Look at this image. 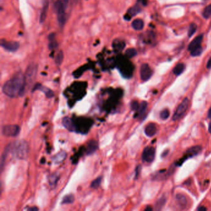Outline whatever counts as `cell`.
<instances>
[{"instance_id": "obj_19", "label": "cell", "mask_w": 211, "mask_h": 211, "mask_svg": "<svg viewBox=\"0 0 211 211\" xmlns=\"http://www.w3.org/2000/svg\"><path fill=\"white\" fill-rule=\"evenodd\" d=\"M67 153L65 151H62L56 154L53 157V161L55 164L61 163L66 158Z\"/></svg>"}, {"instance_id": "obj_5", "label": "cell", "mask_w": 211, "mask_h": 211, "mask_svg": "<svg viewBox=\"0 0 211 211\" xmlns=\"http://www.w3.org/2000/svg\"><path fill=\"white\" fill-rule=\"evenodd\" d=\"M190 103V100L187 97L184 99V100L178 106L175 113L173 114L172 118L173 121H177L183 117L189 108Z\"/></svg>"}, {"instance_id": "obj_16", "label": "cell", "mask_w": 211, "mask_h": 211, "mask_svg": "<svg viewBox=\"0 0 211 211\" xmlns=\"http://www.w3.org/2000/svg\"><path fill=\"white\" fill-rule=\"evenodd\" d=\"M203 35H200L197 36L189 45L188 47V50L191 51L193 49L195 48L196 47H198L201 45V44L203 41Z\"/></svg>"}, {"instance_id": "obj_23", "label": "cell", "mask_w": 211, "mask_h": 211, "mask_svg": "<svg viewBox=\"0 0 211 211\" xmlns=\"http://www.w3.org/2000/svg\"><path fill=\"white\" fill-rule=\"evenodd\" d=\"M132 27L136 30H141L144 28V23L143 21L140 19H136L132 22Z\"/></svg>"}, {"instance_id": "obj_26", "label": "cell", "mask_w": 211, "mask_h": 211, "mask_svg": "<svg viewBox=\"0 0 211 211\" xmlns=\"http://www.w3.org/2000/svg\"><path fill=\"white\" fill-rule=\"evenodd\" d=\"M74 201V195L70 194L68 195L67 196H65L62 202V204H72L73 203Z\"/></svg>"}, {"instance_id": "obj_42", "label": "cell", "mask_w": 211, "mask_h": 211, "mask_svg": "<svg viewBox=\"0 0 211 211\" xmlns=\"http://www.w3.org/2000/svg\"><path fill=\"white\" fill-rule=\"evenodd\" d=\"M209 132L211 134V122L209 125Z\"/></svg>"}, {"instance_id": "obj_13", "label": "cell", "mask_w": 211, "mask_h": 211, "mask_svg": "<svg viewBox=\"0 0 211 211\" xmlns=\"http://www.w3.org/2000/svg\"><path fill=\"white\" fill-rule=\"evenodd\" d=\"M62 124L67 130H68L71 132H73L76 131V126H75L74 122L70 117H66L63 118L62 120Z\"/></svg>"}, {"instance_id": "obj_18", "label": "cell", "mask_w": 211, "mask_h": 211, "mask_svg": "<svg viewBox=\"0 0 211 211\" xmlns=\"http://www.w3.org/2000/svg\"><path fill=\"white\" fill-rule=\"evenodd\" d=\"M60 178V174L58 173H54L50 175L48 178V182L50 187L55 188L57 185L58 180Z\"/></svg>"}, {"instance_id": "obj_22", "label": "cell", "mask_w": 211, "mask_h": 211, "mask_svg": "<svg viewBox=\"0 0 211 211\" xmlns=\"http://www.w3.org/2000/svg\"><path fill=\"white\" fill-rule=\"evenodd\" d=\"M147 102H142L140 104V108L138 111V117L140 118H142L144 117L145 115L146 111H147Z\"/></svg>"}, {"instance_id": "obj_36", "label": "cell", "mask_w": 211, "mask_h": 211, "mask_svg": "<svg viewBox=\"0 0 211 211\" xmlns=\"http://www.w3.org/2000/svg\"><path fill=\"white\" fill-rule=\"evenodd\" d=\"M62 2H63L65 7L67 9V7L68 6V3H69V0H62Z\"/></svg>"}, {"instance_id": "obj_39", "label": "cell", "mask_w": 211, "mask_h": 211, "mask_svg": "<svg viewBox=\"0 0 211 211\" xmlns=\"http://www.w3.org/2000/svg\"><path fill=\"white\" fill-rule=\"evenodd\" d=\"M27 211H39V208H36V207H32V208H30L27 209Z\"/></svg>"}, {"instance_id": "obj_9", "label": "cell", "mask_w": 211, "mask_h": 211, "mask_svg": "<svg viewBox=\"0 0 211 211\" xmlns=\"http://www.w3.org/2000/svg\"><path fill=\"white\" fill-rule=\"evenodd\" d=\"M153 71L148 64H142L140 68V76L143 81H147L152 77Z\"/></svg>"}, {"instance_id": "obj_8", "label": "cell", "mask_w": 211, "mask_h": 211, "mask_svg": "<svg viewBox=\"0 0 211 211\" xmlns=\"http://www.w3.org/2000/svg\"><path fill=\"white\" fill-rule=\"evenodd\" d=\"M1 46L5 50L9 52H15L19 48V43L16 41H7L4 39L1 40Z\"/></svg>"}, {"instance_id": "obj_15", "label": "cell", "mask_w": 211, "mask_h": 211, "mask_svg": "<svg viewBox=\"0 0 211 211\" xmlns=\"http://www.w3.org/2000/svg\"><path fill=\"white\" fill-rule=\"evenodd\" d=\"M99 147L98 142L95 140H90L89 142L87 147V155H92L97 150Z\"/></svg>"}, {"instance_id": "obj_21", "label": "cell", "mask_w": 211, "mask_h": 211, "mask_svg": "<svg viewBox=\"0 0 211 211\" xmlns=\"http://www.w3.org/2000/svg\"><path fill=\"white\" fill-rule=\"evenodd\" d=\"M176 199H177V201L179 205V207L181 209H185L186 206V204H187V200L185 196L178 194L176 196Z\"/></svg>"}, {"instance_id": "obj_12", "label": "cell", "mask_w": 211, "mask_h": 211, "mask_svg": "<svg viewBox=\"0 0 211 211\" xmlns=\"http://www.w3.org/2000/svg\"><path fill=\"white\" fill-rule=\"evenodd\" d=\"M48 9H49V0H44L43 7L42 8L40 14V18H39L40 23L42 24L45 21L47 17Z\"/></svg>"}, {"instance_id": "obj_4", "label": "cell", "mask_w": 211, "mask_h": 211, "mask_svg": "<svg viewBox=\"0 0 211 211\" xmlns=\"http://www.w3.org/2000/svg\"><path fill=\"white\" fill-rule=\"evenodd\" d=\"M55 9L57 14V19L58 22L59 26L60 27H63L66 23V13L65 9L62 0H55L54 4Z\"/></svg>"}, {"instance_id": "obj_17", "label": "cell", "mask_w": 211, "mask_h": 211, "mask_svg": "<svg viewBox=\"0 0 211 211\" xmlns=\"http://www.w3.org/2000/svg\"><path fill=\"white\" fill-rule=\"evenodd\" d=\"M48 48L50 50H52L53 49H55L58 47V44L55 38V33H52L49 34L48 35Z\"/></svg>"}, {"instance_id": "obj_1", "label": "cell", "mask_w": 211, "mask_h": 211, "mask_svg": "<svg viewBox=\"0 0 211 211\" xmlns=\"http://www.w3.org/2000/svg\"><path fill=\"white\" fill-rule=\"evenodd\" d=\"M3 93L9 97L15 98L17 96L22 97L25 92L24 74L19 71L13 77L6 81L2 86Z\"/></svg>"}, {"instance_id": "obj_14", "label": "cell", "mask_w": 211, "mask_h": 211, "mask_svg": "<svg viewBox=\"0 0 211 211\" xmlns=\"http://www.w3.org/2000/svg\"><path fill=\"white\" fill-rule=\"evenodd\" d=\"M201 150H202V147L200 145H196V146L190 147L186 152V157H193L200 154Z\"/></svg>"}, {"instance_id": "obj_33", "label": "cell", "mask_w": 211, "mask_h": 211, "mask_svg": "<svg viewBox=\"0 0 211 211\" xmlns=\"http://www.w3.org/2000/svg\"><path fill=\"white\" fill-rule=\"evenodd\" d=\"M165 201H166V200H165V198H160L159 200H158L157 201V203L155 204V208L157 209L160 210L163 207V206L165 204Z\"/></svg>"}, {"instance_id": "obj_2", "label": "cell", "mask_w": 211, "mask_h": 211, "mask_svg": "<svg viewBox=\"0 0 211 211\" xmlns=\"http://www.w3.org/2000/svg\"><path fill=\"white\" fill-rule=\"evenodd\" d=\"M11 152L12 155L19 160H26L29 154L28 143L24 140H19L12 144Z\"/></svg>"}, {"instance_id": "obj_6", "label": "cell", "mask_w": 211, "mask_h": 211, "mask_svg": "<svg viewBox=\"0 0 211 211\" xmlns=\"http://www.w3.org/2000/svg\"><path fill=\"white\" fill-rule=\"evenodd\" d=\"M20 127L16 125H6L2 128V134L6 137H16L20 133Z\"/></svg>"}, {"instance_id": "obj_27", "label": "cell", "mask_w": 211, "mask_h": 211, "mask_svg": "<svg viewBox=\"0 0 211 211\" xmlns=\"http://www.w3.org/2000/svg\"><path fill=\"white\" fill-rule=\"evenodd\" d=\"M203 48L201 47V46H199L198 47H196L195 48L193 49L191 52V56L195 57H198L200 55H201V53H203Z\"/></svg>"}, {"instance_id": "obj_7", "label": "cell", "mask_w": 211, "mask_h": 211, "mask_svg": "<svg viewBox=\"0 0 211 211\" xmlns=\"http://www.w3.org/2000/svg\"><path fill=\"white\" fill-rule=\"evenodd\" d=\"M155 157V149L154 147H146L142 154V159L144 162L151 163L154 161Z\"/></svg>"}, {"instance_id": "obj_10", "label": "cell", "mask_w": 211, "mask_h": 211, "mask_svg": "<svg viewBox=\"0 0 211 211\" xmlns=\"http://www.w3.org/2000/svg\"><path fill=\"white\" fill-rule=\"evenodd\" d=\"M39 90L43 92L45 94L46 97H48V98H52L55 95L53 90H52L50 89H49L47 87L42 85L40 84H36L34 85L32 91L34 92V90Z\"/></svg>"}, {"instance_id": "obj_24", "label": "cell", "mask_w": 211, "mask_h": 211, "mask_svg": "<svg viewBox=\"0 0 211 211\" xmlns=\"http://www.w3.org/2000/svg\"><path fill=\"white\" fill-rule=\"evenodd\" d=\"M185 69V66L183 63H178L173 68V72L176 76H180L181 74L183 72Z\"/></svg>"}, {"instance_id": "obj_11", "label": "cell", "mask_w": 211, "mask_h": 211, "mask_svg": "<svg viewBox=\"0 0 211 211\" xmlns=\"http://www.w3.org/2000/svg\"><path fill=\"white\" fill-rule=\"evenodd\" d=\"M157 132V126L154 123H148L144 128V133L145 135L148 137H153L156 135Z\"/></svg>"}, {"instance_id": "obj_30", "label": "cell", "mask_w": 211, "mask_h": 211, "mask_svg": "<svg viewBox=\"0 0 211 211\" xmlns=\"http://www.w3.org/2000/svg\"><path fill=\"white\" fill-rule=\"evenodd\" d=\"M126 55L129 57V58H133L135 56H136L137 55V51L136 49L131 48H128L126 50V52H125Z\"/></svg>"}, {"instance_id": "obj_37", "label": "cell", "mask_w": 211, "mask_h": 211, "mask_svg": "<svg viewBox=\"0 0 211 211\" xmlns=\"http://www.w3.org/2000/svg\"><path fill=\"white\" fill-rule=\"evenodd\" d=\"M197 211H207V209L204 206H200L198 209Z\"/></svg>"}, {"instance_id": "obj_38", "label": "cell", "mask_w": 211, "mask_h": 211, "mask_svg": "<svg viewBox=\"0 0 211 211\" xmlns=\"http://www.w3.org/2000/svg\"><path fill=\"white\" fill-rule=\"evenodd\" d=\"M207 68L211 69V58L209 60L208 63H207Z\"/></svg>"}, {"instance_id": "obj_41", "label": "cell", "mask_w": 211, "mask_h": 211, "mask_svg": "<svg viewBox=\"0 0 211 211\" xmlns=\"http://www.w3.org/2000/svg\"><path fill=\"white\" fill-rule=\"evenodd\" d=\"M145 211H152V208L150 207V206H147L145 209Z\"/></svg>"}, {"instance_id": "obj_35", "label": "cell", "mask_w": 211, "mask_h": 211, "mask_svg": "<svg viewBox=\"0 0 211 211\" xmlns=\"http://www.w3.org/2000/svg\"><path fill=\"white\" fill-rule=\"evenodd\" d=\"M140 104L137 101H133L131 103V108L132 110L133 111L138 112L140 108Z\"/></svg>"}, {"instance_id": "obj_32", "label": "cell", "mask_w": 211, "mask_h": 211, "mask_svg": "<svg viewBox=\"0 0 211 211\" xmlns=\"http://www.w3.org/2000/svg\"><path fill=\"white\" fill-rule=\"evenodd\" d=\"M169 117H170V111L168 109H165L160 112V117L161 119L165 120L168 119Z\"/></svg>"}, {"instance_id": "obj_20", "label": "cell", "mask_w": 211, "mask_h": 211, "mask_svg": "<svg viewBox=\"0 0 211 211\" xmlns=\"http://www.w3.org/2000/svg\"><path fill=\"white\" fill-rule=\"evenodd\" d=\"M11 146H12V144H9L4 149V152L2 154L1 159V168H2V167H3V166L5 163L7 157L8 155V154L9 153V152H11Z\"/></svg>"}, {"instance_id": "obj_40", "label": "cell", "mask_w": 211, "mask_h": 211, "mask_svg": "<svg viewBox=\"0 0 211 211\" xmlns=\"http://www.w3.org/2000/svg\"><path fill=\"white\" fill-rule=\"evenodd\" d=\"M208 118L211 120V107L209 108V111H208Z\"/></svg>"}, {"instance_id": "obj_34", "label": "cell", "mask_w": 211, "mask_h": 211, "mask_svg": "<svg viewBox=\"0 0 211 211\" xmlns=\"http://www.w3.org/2000/svg\"><path fill=\"white\" fill-rule=\"evenodd\" d=\"M140 11V9L138 6H135L133 7H131L130 10H128V13L130 14V16L131 17L137 14Z\"/></svg>"}, {"instance_id": "obj_25", "label": "cell", "mask_w": 211, "mask_h": 211, "mask_svg": "<svg viewBox=\"0 0 211 211\" xmlns=\"http://www.w3.org/2000/svg\"><path fill=\"white\" fill-rule=\"evenodd\" d=\"M64 60V53L63 52V51H59L56 57H55V63L58 65V66H60L62 65V63H63Z\"/></svg>"}, {"instance_id": "obj_29", "label": "cell", "mask_w": 211, "mask_h": 211, "mask_svg": "<svg viewBox=\"0 0 211 211\" xmlns=\"http://www.w3.org/2000/svg\"><path fill=\"white\" fill-rule=\"evenodd\" d=\"M203 16L205 19H209L211 16V4H209L203 11Z\"/></svg>"}, {"instance_id": "obj_31", "label": "cell", "mask_w": 211, "mask_h": 211, "mask_svg": "<svg viewBox=\"0 0 211 211\" xmlns=\"http://www.w3.org/2000/svg\"><path fill=\"white\" fill-rule=\"evenodd\" d=\"M196 30H197V25L194 23L191 24L188 30V37H191L194 35V34L196 32Z\"/></svg>"}, {"instance_id": "obj_28", "label": "cell", "mask_w": 211, "mask_h": 211, "mask_svg": "<svg viewBox=\"0 0 211 211\" xmlns=\"http://www.w3.org/2000/svg\"><path fill=\"white\" fill-rule=\"evenodd\" d=\"M102 180V178L101 177L97 178L94 181H92V182L91 183V185H90V187L93 189L98 188L101 185Z\"/></svg>"}, {"instance_id": "obj_3", "label": "cell", "mask_w": 211, "mask_h": 211, "mask_svg": "<svg viewBox=\"0 0 211 211\" xmlns=\"http://www.w3.org/2000/svg\"><path fill=\"white\" fill-rule=\"evenodd\" d=\"M38 67L35 63L30 64L27 68L24 74L25 79V92L29 89L30 86L34 83L37 76Z\"/></svg>"}]
</instances>
